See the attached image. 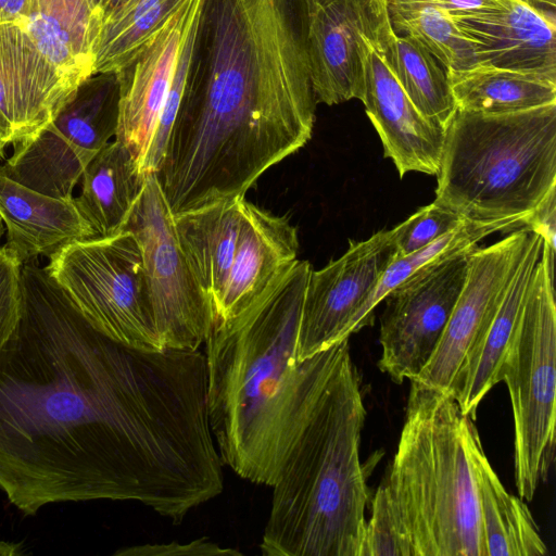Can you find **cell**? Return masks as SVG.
I'll return each mask as SVG.
<instances>
[{"instance_id":"obj_1","label":"cell","mask_w":556,"mask_h":556,"mask_svg":"<svg viewBox=\"0 0 556 556\" xmlns=\"http://www.w3.org/2000/svg\"><path fill=\"white\" fill-rule=\"evenodd\" d=\"M0 349V491L25 515L97 500L173 523L223 492L204 353L144 351L97 330L35 260Z\"/></svg>"},{"instance_id":"obj_2","label":"cell","mask_w":556,"mask_h":556,"mask_svg":"<svg viewBox=\"0 0 556 556\" xmlns=\"http://www.w3.org/2000/svg\"><path fill=\"white\" fill-rule=\"evenodd\" d=\"M316 104L299 0H201L154 174L172 214L244 198L308 142Z\"/></svg>"},{"instance_id":"obj_3","label":"cell","mask_w":556,"mask_h":556,"mask_svg":"<svg viewBox=\"0 0 556 556\" xmlns=\"http://www.w3.org/2000/svg\"><path fill=\"white\" fill-rule=\"evenodd\" d=\"M312 266L296 260L236 317L205 339L206 406L223 462L240 478L271 486L329 349L298 361L299 324Z\"/></svg>"},{"instance_id":"obj_4","label":"cell","mask_w":556,"mask_h":556,"mask_svg":"<svg viewBox=\"0 0 556 556\" xmlns=\"http://www.w3.org/2000/svg\"><path fill=\"white\" fill-rule=\"evenodd\" d=\"M366 409L349 339L330 357L273 488L265 556H359L369 494L361 462Z\"/></svg>"},{"instance_id":"obj_5","label":"cell","mask_w":556,"mask_h":556,"mask_svg":"<svg viewBox=\"0 0 556 556\" xmlns=\"http://www.w3.org/2000/svg\"><path fill=\"white\" fill-rule=\"evenodd\" d=\"M473 420L447 393L410 381L405 419L380 488L407 556H484Z\"/></svg>"},{"instance_id":"obj_6","label":"cell","mask_w":556,"mask_h":556,"mask_svg":"<svg viewBox=\"0 0 556 556\" xmlns=\"http://www.w3.org/2000/svg\"><path fill=\"white\" fill-rule=\"evenodd\" d=\"M434 202L464 219L523 220L556 188V103L506 114L457 110Z\"/></svg>"},{"instance_id":"obj_7","label":"cell","mask_w":556,"mask_h":556,"mask_svg":"<svg viewBox=\"0 0 556 556\" xmlns=\"http://www.w3.org/2000/svg\"><path fill=\"white\" fill-rule=\"evenodd\" d=\"M555 250L544 241L522 312L508 345L500 379L507 386L514 415L515 482L531 501L555 457L556 304Z\"/></svg>"},{"instance_id":"obj_8","label":"cell","mask_w":556,"mask_h":556,"mask_svg":"<svg viewBox=\"0 0 556 556\" xmlns=\"http://www.w3.org/2000/svg\"><path fill=\"white\" fill-rule=\"evenodd\" d=\"M80 314L128 346L161 351L139 243L127 230L70 242L45 267Z\"/></svg>"},{"instance_id":"obj_9","label":"cell","mask_w":556,"mask_h":556,"mask_svg":"<svg viewBox=\"0 0 556 556\" xmlns=\"http://www.w3.org/2000/svg\"><path fill=\"white\" fill-rule=\"evenodd\" d=\"M118 115L117 73L92 74L79 83L50 123L13 144L0 169L36 191L71 199L86 166L115 137Z\"/></svg>"},{"instance_id":"obj_10","label":"cell","mask_w":556,"mask_h":556,"mask_svg":"<svg viewBox=\"0 0 556 556\" xmlns=\"http://www.w3.org/2000/svg\"><path fill=\"white\" fill-rule=\"evenodd\" d=\"M123 230L137 239L153 319L163 350H199L213 325L212 306L178 243L155 175L148 174Z\"/></svg>"},{"instance_id":"obj_11","label":"cell","mask_w":556,"mask_h":556,"mask_svg":"<svg viewBox=\"0 0 556 556\" xmlns=\"http://www.w3.org/2000/svg\"><path fill=\"white\" fill-rule=\"evenodd\" d=\"M471 250L425 265L384 296L378 367L395 383L414 379L434 353L464 287Z\"/></svg>"},{"instance_id":"obj_12","label":"cell","mask_w":556,"mask_h":556,"mask_svg":"<svg viewBox=\"0 0 556 556\" xmlns=\"http://www.w3.org/2000/svg\"><path fill=\"white\" fill-rule=\"evenodd\" d=\"M304 47L317 103L362 99L364 37L391 24L386 0H299Z\"/></svg>"},{"instance_id":"obj_13","label":"cell","mask_w":556,"mask_h":556,"mask_svg":"<svg viewBox=\"0 0 556 556\" xmlns=\"http://www.w3.org/2000/svg\"><path fill=\"white\" fill-rule=\"evenodd\" d=\"M396 228L380 230L318 270L305 288L295 356L303 361L343 341V332L396 258Z\"/></svg>"},{"instance_id":"obj_14","label":"cell","mask_w":556,"mask_h":556,"mask_svg":"<svg viewBox=\"0 0 556 556\" xmlns=\"http://www.w3.org/2000/svg\"><path fill=\"white\" fill-rule=\"evenodd\" d=\"M533 235L525 227L470 251L465 283L441 340L428 364L409 381L451 394L459 367L498 308Z\"/></svg>"},{"instance_id":"obj_15","label":"cell","mask_w":556,"mask_h":556,"mask_svg":"<svg viewBox=\"0 0 556 556\" xmlns=\"http://www.w3.org/2000/svg\"><path fill=\"white\" fill-rule=\"evenodd\" d=\"M201 0H186L169 21L117 73L119 115L115 140L139 170L146 164L180 50L197 20Z\"/></svg>"},{"instance_id":"obj_16","label":"cell","mask_w":556,"mask_h":556,"mask_svg":"<svg viewBox=\"0 0 556 556\" xmlns=\"http://www.w3.org/2000/svg\"><path fill=\"white\" fill-rule=\"evenodd\" d=\"M389 27L378 37H364V88L361 101L400 177L409 172L439 173L445 128L425 117L392 72L384 51Z\"/></svg>"},{"instance_id":"obj_17","label":"cell","mask_w":556,"mask_h":556,"mask_svg":"<svg viewBox=\"0 0 556 556\" xmlns=\"http://www.w3.org/2000/svg\"><path fill=\"white\" fill-rule=\"evenodd\" d=\"M77 86L39 51L21 23L0 24V140L21 142L50 123Z\"/></svg>"},{"instance_id":"obj_18","label":"cell","mask_w":556,"mask_h":556,"mask_svg":"<svg viewBox=\"0 0 556 556\" xmlns=\"http://www.w3.org/2000/svg\"><path fill=\"white\" fill-rule=\"evenodd\" d=\"M452 17L470 39L477 66L556 78L554 11L526 0H500L486 10Z\"/></svg>"},{"instance_id":"obj_19","label":"cell","mask_w":556,"mask_h":556,"mask_svg":"<svg viewBox=\"0 0 556 556\" xmlns=\"http://www.w3.org/2000/svg\"><path fill=\"white\" fill-rule=\"evenodd\" d=\"M298 251V231L289 218L244 198L236 252L213 324L229 320L251 306L293 266Z\"/></svg>"},{"instance_id":"obj_20","label":"cell","mask_w":556,"mask_h":556,"mask_svg":"<svg viewBox=\"0 0 556 556\" xmlns=\"http://www.w3.org/2000/svg\"><path fill=\"white\" fill-rule=\"evenodd\" d=\"M0 217L7 229L5 247L25 263L50 256L63 245L93 238L74 198L47 195L4 175L0 169Z\"/></svg>"},{"instance_id":"obj_21","label":"cell","mask_w":556,"mask_h":556,"mask_svg":"<svg viewBox=\"0 0 556 556\" xmlns=\"http://www.w3.org/2000/svg\"><path fill=\"white\" fill-rule=\"evenodd\" d=\"M543 238L534 232L498 308L475 340L459 367L451 395L472 420L484 396L501 382L500 372L517 328Z\"/></svg>"},{"instance_id":"obj_22","label":"cell","mask_w":556,"mask_h":556,"mask_svg":"<svg viewBox=\"0 0 556 556\" xmlns=\"http://www.w3.org/2000/svg\"><path fill=\"white\" fill-rule=\"evenodd\" d=\"M22 25L39 51L73 85L93 74L101 17L89 0H33Z\"/></svg>"},{"instance_id":"obj_23","label":"cell","mask_w":556,"mask_h":556,"mask_svg":"<svg viewBox=\"0 0 556 556\" xmlns=\"http://www.w3.org/2000/svg\"><path fill=\"white\" fill-rule=\"evenodd\" d=\"M243 199L173 216L181 252L211 303L213 321L236 252Z\"/></svg>"},{"instance_id":"obj_24","label":"cell","mask_w":556,"mask_h":556,"mask_svg":"<svg viewBox=\"0 0 556 556\" xmlns=\"http://www.w3.org/2000/svg\"><path fill=\"white\" fill-rule=\"evenodd\" d=\"M147 175L139 170L130 152L117 140L109 142L89 162L80 177V195L74 198V202L93 238L123 231Z\"/></svg>"},{"instance_id":"obj_25","label":"cell","mask_w":556,"mask_h":556,"mask_svg":"<svg viewBox=\"0 0 556 556\" xmlns=\"http://www.w3.org/2000/svg\"><path fill=\"white\" fill-rule=\"evenodd\" d=\"M484 556H544L547 547L522 498L507 492L481 446L476 454Z\"/></svg>"},{"instance_id":"obj_26","label":"cell","mask_w":556,"mask_h":556,"mask_svg":"<svg viewBox=\"0 0 556 556\" xmlns=\"http://www.w3.org/2000/svg\"><path fill=\"white\" fill-rule=\"evenodd\" d=\"M457 110L506 114L556 103V78L475 66L447 73Z\"/></svg>"},{"instance_id":"obj_27","label":"cell","mask_w":556,"mask_h":556,"mask_svg":"<svg viewBox=\"0 0 556 556\" xmlns=\"http://www.w3.org/2000/svg\"><path fill=\"white\" fill-rule=\"evenodd\" d=\"M384 51L393 74L416 109L445 128L457 111L446 70L416 39L395 34L392 26L386 35Z\"/></svg>"},{"instance_id":"obj_28","label":"cell","mask_w":556,"mask_h":556,"mask_svg":"<svg viewBox=\"0 0 556 556\" xmlns=\"http://www.w3.org/2000/svg\"><path fill=\"white\" fill-rule=\"evenodd\" d=\"M186 0H135L101 23L93 48V74L118 72Z\"/></svg>"},{"instance_id":"obj_29","label":"cell","mask_w":556,"mask_h":556,"mask_svg":"<svg viewBox=\"0 0 556 556\" xmlns=\"http://www.w3.org/2000/svg\"><path fill=\"white\" fill-rule=\"evenodd\" d=\"M388 12L393 31L416 39L447 73L464 72L477 66L470 39L446 11L419 4L388 7Z\"/></svg>"},{"instance_id":"obj_30","label":"cell","mask_w":556,"mask_h":556,"mask_svg":"<svg viewBox=\"0 0 556 556\" xmlns=\"http://www.w3.org/2000/svg\"><path fill=\"white\" fill-rule=\"evenodd\" d=\"M460 215L434 201L420 207L396 228V258L415 253L465 224Z\"/></svg>"},{"instance_id":"obj_31","label":"cell","mask_w":556,"mask_h":556,"mask_svg":"<svg viewBox=\"0 0 556 556\" xmlns=\"http://www.w3.org/2000/svg\"><path fill=\"white\" fill-rule=\"evenodd\" d=\"M359 556H407L396 518L380 486L375 493L370 518L365 525Z\"/></svg>"},{"instance_id":"obj_32","label":"cell","mask_w":556,"mask_h":556,"mask_svg":"<svg viewBox=\"0 0 556 556\" xmlns=\"http://www.w3.org/2000/svg\"><path fill=\"white\" fill-rule=\"evenodd\" d=\"M195 22L188 37L186 38L185 43L180 50L179 56L177 59L172 84L157 122L156 130L144 170L146 174H155L161 165L164 155L166 142L180 104L185 78L189 65Z\"/></svg>"},{"instance_id":"obj_33","label":"cell","mask_w":556,"mask_h":556,"mask_svg":"<svg viewBox=\"0 0 556 556\" xmlns=\"http://www.w3.org/2000/svg\"><path fill=\"white\" fill-rule=\"evenodd\" d=\"M21 261L0 247V349L16 329L22 314Z\"/></svg>"},{"instance_id":"obj_34","label":"cell","mask_w":556,"mask_h":556,"mask_svg":"<svg viewBox=\"0 0 556 556\" xmlns=\"http://www.w3.org/2000/svg\"><path fill=\"white\" fill-rule=\"evenodd\" d=\"M115 555L123 556H216L241 555L233 548L220 547L218 544L205 538H200L188 543L169 542L163 544H144L118 549Z\"/></svg>"},{"instance_id":"obj_35","label":"cell","mask_w":556,"mask_h":556,"mask_svg":"<svg viewBox=\"0 0 556 556\" xmlns=\"http://www.w3.org/2000/svg\"><path fill=\"white\" fill-rule=\"evenodd\" d=\"M523 226L539 233L555 250L556 239V188L523 220Z\"/></svg>"},{"instance_id":"obj_36","label":"cell","mask_w":556,"mask_h":556,"mask_svg":"<svg viewBox=\"0 0 556 556\" xmlns=\"http://www.w3.org/2000/svg\"><path fill=\"white\" fill-rule=\"evenodd\" d=\"M388 7L427 4L440 8L452 16H460L486 10L500 0H386Z\"/></svg>"},{"instance_id":"obj_37","label":"cell","mask_w":556,"mask_h":556,"mask_svg":"<svg viewBox=\"0 0 556 556\" xmlns=\"http://www.w3.org/2000/svg\"><path fill=\"white\" fill-rule=\"evenodd\" d=\"M33 0H0V24L24 23Z\"/></svg>"},{"instance_id":"obj_38","label":"cell","mask_w":556,"mask_h":556,"mask_svg":"<svg viewBox=\"0 0 556 556\" xmlns=\"http://www.w3.org/2000/svg\"><path fill=\"white\" fill-rule=\"evenodd\" d=\"M135 0H109L100 12L101 23L115 16Z\"/></svg>"},{"instance_id":"obj_39","label":"cell","mask_w":556,"mask_h":556,"mask_svg":"<svg viewBox=\"0 0 556 556\" xmlns=\"http://www.w3.org/2000/svg\"><path fill=\"white\" fill-rule=\"evenodd\" d=\"M20 554H22V551L17 544L0 541V556H15Z\"/></svg>"},{"instance_id":"obj_40","label":"cell","mask_w":556,"mask_h":556,"mask_svg":"<svg viewBox=\"0 0 556 556\" xmlns=\"http://www.w3.org/2000/svg\"><path fill=\"white\" fill-rule=\"evenodd\" d=\"M526 1L536 5L539 8L549 10V11H554L555 5H556V0H526Z\"/></svg>"},{"instance_id":"obj_41","label":"cell","mask_w":556,"mask_h":556,"mask_svg":"<svg viewBox=\"0 0 556 556\" xmlns=\"http://www.w3.org/2000/svg\"><path fill=\"white\" fill-rule=\"evenodd\" d=\"M92 4V7L96 9V11L99 13L103 9V7L108 3L109 0H89Z\"/></svg>"},{"instance_id":"obj_42","label":"cell","mask_w":556,"mask_h":556,"mask_svg":"<svg viewBox=\"0 0 556 556\" xmlns=\"http://www.w3.org/2000/svg\"><path fill=\"white\" fill-rule=\"evenodd\" d=\"M7 144L0 140V161L4 157Z\"/></svg>"},{"instance_id":"obj_43","label":"cell","mask_w":556,"mask_h":556,"mask_svg":"<svg viewBox=\"0 0 556 556\" xmlns=\"http://www.w3.org/2000/svg\"><path fill=\"white\" fill-rule=\"evenodd\" d=\"M3 231H4V225H3V222H2V219L0 217V241H1V237L3 235Z\"/></svg>"},{"instance_id":"obj_44","label":"cell","mask_w":556,"mask_h":556,"mask_svg":"<svg viewBox=\"0 0 556 556\" xmlns=\"http://www.w3.org/2000/svg\"><path fill=\"white\" fill-rule=\"evenodd\" d=\"M131 4V3H130Z\"/></svg>"}]
</instances>
